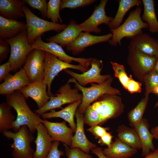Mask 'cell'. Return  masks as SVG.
Masks as SVG:
<instances>
[{
    "label": "cell",
    "instance_id": "obj_19",
    "mask_svg": "<svg viewBox=\"0 0 158 158\" xmlns=\"http://www.w3.org/2000/svg\"><path fill=\"white\" fill-rule=\"evenodd\" d=\"M75 116L76 119V129L75 134L72 138L70 147L79 148L85 153L88 154L92 149L96 147L97 145L90 142L85 134L83 114L79 113L77 110Z\"/></svg>",
    "mask_w": 158,
    "mask_h": 158
},
{
    "label": "cell",
    "instance_id": "obj_50",
    "mask_svg": "<svg viewBox=\"0 0 158 158\" xmlns=\"http://www.w3.org/2000/svg\"><path fill=\"white\" fill-rule=\"evenodd\" d=\"M158 106V100L157 102L156 103V104H155V105L154 107L155 108L157 107Z\"/></svg>",
    "mask_w": 158,
    "mask_h": 158
},
{
    "label": "cell",
    "instance_id": "obj_47",
    "mask_svg": "<svg viewBox=\"0 0 158 158\" xmlns=\"http://www.w3.org/2000/svg\"><path fill=\"white\" fill-rule=\"evenodd\" d=\"M158 117V110L157 111ZM151 133L154 136V138L158 140V126L152 128L151 130Z\"/></svg>",
    "mask_w": 158,
    "mask_h": 158
},
{
    "label": "cell",
    "instance_id": "obj_28",
    "mask_svg": "<svg viewBox=\"0 0 158 158\" xmlns=\"http://www.w3.org/2000/svg\"><path fill=\"white\" fill-rule=\"evenodd\" d=\"M118 138L128 146L137 150L141 148V143L135 128L124 125L119 126L117 130Z\"/></svg>",
    "mask_w": 158,
    "mask_h": 158
},
{
    "label": "cell",
    "instance_id": "obj_15",
    "mask_svg": "<svg viewBox=\"0 0 158 158\" xmlns=\"http://www.w3.org/2000/svg\"><path fill=\"white\" fill-rule=\"evenodd\" d=\"M0 85V94L8 95L20 90L31 82L23 68L13 75L9 74Z\"/></svg>",
    "mask_w": 158,
    "mask_h": 158
},
{
    "label": "cell",
    "instance_id": "obj_25",
    "mask_svg": "<svg viewBox=\"0 0 158 158\" xmlns=\"http://www.w3.org/2000/svg\"><path fill=\"white\" fill-rule=\"evenodd\" d=\"M149 126L147 119L144 118L133 127L141 141L142 156L145 157L155 149L153 142L154 136L149 131Z\"/></svg>",
    "mask_w": 158,
    "mask_h": 158
},
{
    "label": "cell",
    "instance_id": "obj_41",
    "mask_svg": "<svg viewBox=\"0 0 158 158\" xmlns=\"http://www.w3.org/2000/svg\"><path fill=\"white\" fill-rule=\"evenodd\" d=\"M107 128L101 127L98 125L90 127L87 130L91 133L96 139H99L107 132Z\"/></svg>",
    "mask_w": 158,
    "mask_h": 158
},
{
    "label": "cell",
    "instance_id": "obj_32",
    "mask_svg": "<svg viewBox=\"0 0 158 158\" xmlns=\"http://www.w3.org/2000/svg\"><path fill=\"white\" fill-rule=\"evenodd\" d=\"M148 101V97L142 99L137 105L131 110L128 114V120L130 124L134 127L140 122L146 108Z\"/></svg>",
    "mask_w": 158,
    "mask_h": 158
},
{
    "label": "cell",
    "instance_id": "obj_10",
    "mask_svg": "<svg viewBox=\"0 0 158 158\" xmlns=\"http://www.w3.org/2000/svg\"><path fill=\"white\" fill-rule=\"evenodd\" d=\"M102 61L95 58H91V67L86 72L78 74L67 69L64 71L74 78L80 85L84 87L89 83L100 84L111 77L109 75H102L100 73L102 68Z\"/></svg>",
    "mask_w": 158,
    "mask_h": 158
},
{
    "label": "cell",
    "instance_id": "obj_35",
    "mask_svg": "<svg viewBox=\"0 0 158 158\" xmlns=\"http://www.w3.org/2000/svg\"><path fill=\"white\" fill-rule=\"evenodd\" d=\"M110 63L114 71L115 76L118 78L123 87L126 89L130 78L128 77L124 66L112 61Z\"/></svg>",
    "mask_w": 158,
    "mask_h": 158
},
{
    "label": "cell",
    "instance_id": "obj_3",
    "mask_svg": "<svg viewBox=\"0 0 158 158\" xmlns=\"http://www.w3.org/2000/svg\"><path fill=\"white\" fill-rule=\"evenodd\" d=\"M115 95L105 94L99 97L86 109L98 116L99 124L116 118L123 111L124 105L120 97Z\"/></svg>",
    "mask_w": 158,
    "mask_h": 158
},
{
    "label": "cell",
    "instance_id": "obj_13",
    "mask_svg": "<svg viewBox=\"0 0 158 158\" xmlns=\"http://www.w3.org/2000/svg\"><path fill=\"white\" fill-rule=\"evenodd\" d=\"M108 0H101L99 5L96 6L91 16L78 26L81 30L89 32H101L102 30L98 26L102 24L107 25L113 18L107 16L105 11L106 5Z\"/></svg>",
    "mask_w": 158,
    "mask_h": 158
},
{
    "label": "cell",
    "instance_id": "obj_12",
    "mask_svg": "<svg viewBox=\"0 0 158 158\" xmlns=\"http://www.w3.org/2000/svg\"><path fill=\"white\" fill-rule=\"evenodd\" d=\"M45 55V51L37 49H33L28 55L23 68L31 83L43 80Z\"/></svg>",
    "mask_w": 158,
    "mask_h": 158
},
{
    "label": "cell",
    "instance_id": "obj_36",
    "mask_svg": "<svg viewBox=\"0 0 158 158\" xmlns=\"http://www.w3.org/2000/svg\"><path fill=\"white\" fill-rule=\"evenodd\" d=\"M95 0H61L60 10L65 8H76L91 4Z\"/></svg>",
    "mask_w": 158,
    "mask_h": 158
},
{
    "label": "cell",
    "instance_id": "obj_9",
    "mask_svg": "<svg viewBox=\"0 0 158 158\" xmlns=\"http://www.w3.org/2000/svg\"><path fill=\"white\" fill-rule=\"evenodd\" d=\"M68 68L77 70L83 73L89 69L80 64L75 65L64 62L54 55L46 52L44 62V78L43 82L47 86V93L49 97L54 95L51 92V86L55 77L62 71Z\"/></svg>",
    "mask_w": 158,
    "mask_h": 158
},
{
    "label": "cell",
    "instance_id": "obj_39",
    "mask_svg": "<svg viewBox=\"0 0 158 158\" xmlns=\"http://www.w3.org/2000/svg\"><path fill=\"white\" fill-rule=\"evenodd\" d=\"M59 141H54L50 150L46 158H60L64 154L63 152L58 149Z\"/></svg>",
    "mask_w": 158,
    "mask_h": 158
},
{
    "label": "cell",
    "instance_id": "obj_42",
    "mask_svg": "<svg viewBox=\"0 0 158 158\" xmlns=\"http://www.w3.org/2000/svg\"><path fill=\"white\" fill-rule=\"evenodd\" d=\"M141 84L130 78L128 83L126 89L130 93L140 92L141 90Z\"/></svg>",
    "mask_w": 158,
    "mask_h": 158
},
{
    "label": "cell",
    "instance_id": "obj_2",
    "mask_svg": "<svg viewBox=\"0 0 158 158\" xmlns=\"http://www.w3.org/2000/svg\"><path fill=\"white\" fill-rule=\"evenodd\" d=\"M141 8L138 6L130 12L124 23L117 28L110 30L112 34L108 41L109 44L116 46L121 44V41L124 38L131 39L143 32L142 29H147L149 25L142 20L140 14Z\"/></svg>",
    "mask_w": 158,
    "mask_h": 158
},
{
    "label": "cell",
    "instance_id": "obj_20",
    "mask_svg": "<svg viewBox=\"0 0 158 158\" xmlns=\"http://www.w3.org/2000/svg\"><path fill=\"white\" fill-rule=\"evenodd\" d=\"M37 137L34 142L36 149L33 158H46L51 147L53 140L42 123L37 128Z\"/></svg>",
    "mask_w": 158,
    "mask_h": 158
},
{
    "label": "cell",
    "instance_id": "obj_33",
    "mask_svg": "<svg viewBox=\"0 0 158 158\" xmlns=\"http://www.w3.org/2000/svg\"><path fill=\"white\" fill-rule=\"evenodd\" d=\"M61 1L60 0H49L48 2L47 18L53 23L62 22L59 13Z\"/></svg>",
    "mask_w": 158,
    "mask_h": 158
},
{
    "label": "cell",
    "instance_id": "obj_49",
    "mask_svg": "<svg viewBox=\"0 0 158 158\" xmlns=\"http://www.w3.org/2000/svg\"><path fill=\"white\" fill-rule=\"evenodd\" d=\"M152 92L158 94V86L154 88L152 90Z\"/></svg>",
    "mask_w": 158,
    "mask_h": 158
},
{
    "label": "cell",
    "instance_id": "obj_17",
    "mask_svg": "<svg viewBox=\"0 0 158 158\" xmlns=\"http://www.w3.org/2000/svg\"><path fill=\"white\" fill-rule=\"evenodd\" d=\"M129 45L139 52L158 57V40L142 33L131 39Z\"/></svg>",
    "mask_w": 158,
    "mask_h": 158
},
{
    "label": "cell",
    "instance_id": "obj_22",
    "mask_svg": "<svg viewBox=\"0 0 158 158\" xmlns=\"http://www.w3.org/2000/svg\"><path fill=\"white\" fill-rule=\"evenodd\" d=\"M82 31L76 22L71 20L67 27L56 35L46 38L48 42L59 44L63 47H66L75 40Z\"/></svg>",
    "mask_w": 158,
    "mask_h": 158
},
{
    "label": "cell",
    "instance_id": "obj_34",
    "mask_svg": "<svg viewBox=\"0 0 158 158\" xmlns=\"http://www.w3.org/2000/svg\"><path fill=\"white\" fill-rule=\"evenodd\" d=\"M145 82L146 88L145 97H148L153 90L158 86V73L152 69L145 76Z\"/></svg>",
    "mask_w": 158,
    "mask_h": 158
},
{
    "label": "cell",
    "instance_id": "obj_4",
    "mask_svg": "<svg viewBox=\"0 0 158 158\" xmlns=\"http://www.w3.org/2000/svg\"><path fill=\"white\" fill-rule=\"evenodd\" d=\"M113 79L111 77L102 84L91 83L90 87H87L80 85L74 78H72L69 79L67 82L75 83V87L81 91L83 95L81 103L77 109L78 112L84 113L87 107L102 95L120 94L119 90L111 86Z\"/></svg>",
    "mask_w": 158,
    "mask_h": 158
},
{
    "label": "cell",
    "instance_id": "obj_37",
    "mask_svg": "<svg viewBox=\"0 0 158 158\" xmlns=\"http://www.w3.org/2000/svg\"><path fill=\"white\" fill-rule=\"evenodd\" d=\"M26 4L33 8L39 10L43 18L47 17L48 3L46 0H23Z\"/></svg>",
    "mask_w": 158,
    "mask_h": 158
},
{
    "label": "cell",
    "instance_id": "obj_45",
    "mask_svg": "<svg viewBox=\"0 0 158 158\" xmlns=\"http://www.w3.org/2000/svg\"><path fill=\"white\" fill-rule=\"evenodd\" d=\"M92 153L96 155L99 158H108L104 154L102 149L99 147H96L91 150Z\"/></svg>",
    "mask_w": 158,
    "mask_h": 158
},
{
    "label": "cell",
    "instance_id": "obj_31",
    "mask_svg": "<svg viewBox=\"0 0 158 158\" xmlns=\"http://www.w3.org/2000/svg\"><path fill=\"white\" fill-rule=\"evenodd\" d=\"M12 107L6 102L0 104V132L3 133L13 129L16 118L12 113Z\"/></svg>",
    "mask_w": 158,
    "mask_h": 158
},
{
    "label": "cell",
    "instance_id": "obj_43",
    "mask_svg": "<svg viewBox=\"0 0 158 158\" xmlns=\"http://www.w3.org/2000/svg\"><path fill=\"white\" fill-rule=\"evenodd\" d=\"M12 69L10 63L8 62L0 66V82L4 80L9 74Z\"/></svg>",
    "mask_w": 158,
    "mask_h": 158
},
{
    "label": "cell",
    "instance_id": "obj_11",
    "mask_svg": "<svg viewBox=\"0 0 158 158\" xmlns=\"http://www.w3.org/2000/svg\"><path fill=\"white\" fill-rule=\"evenodd\" d=\"M31 45L33 49H40L50 53L57 56L59 60L67 63H71L73 61H76L88 69L90 66L91 58H75L69 56L61 46L54 42H45L42 40L41 36L37 38Z\"/></svg>",
    "mask_w": 158,
    "mask_h": 158
},
{
    "label": "cell",
    "instance_id": "obj_46",
    "mask_svg": "<svg viewBox=\"0 0 158 158\" xmlns=\"http://www.w3.org/2000/svg\"><path fill=\"white\" fill-rule=\"evenodd\" d=\"M144 158H158V147L150 152Z\"/></svg>",
    "mask_w": 158,
    "mask_h": 158
},
{
    "label": "cell",
    "instance_id": "obj_40",
    "mask_svg": "<svg viewBox=\"0 0 158 158\" xmlns=\"http://www.w3.org/2000/svg\"><path fill=\"white\" fill-rule=\"evenodd\" d=\"M10 53L9 44L5 40L0 39V63H1Z\"/></svg>",
    "mask_w": 158,
    "mask_h": 158
},
{
    "label": "cell",
    "instance_id": "obj_6",
    "mask_svg": "<svg viewBox=\"0 0 158 158\" xmlns=\"http://www.w3.org/2000/svg\"><path fill=\"white\" fill-rule=\"evenodd\" d=\"M3 134L7 138L13 140V143L11 144L13 149V158H33L34 152L31 144L35 138L27 126H22L18 132L8 131Z\"/></svg>",
    "mask_w": 158,
    "mask_h": 158
},
{
    "label": "cell",
    "instance_id": "obj_5",
    "mask_svg": "<svg viewBox=\"0 0 158 158\" xmlns=\"http://www.w3.org/2000/svg\"><path fill=\"white\" fill-rule=\"evenodd\" d=\"M23 11L26 19L27 40L30 44L44 33L51 30L60 32L67 25L42 19L33 13L25 5L23 6Z\"/></svg>",
    "mask_w": 158,
    "mask_h": 158
},
{
    "label": "cell",
    "instance_id": "obj_23",
    "mask_svg": "<svg viewBox=\"0 0 158 158\" xmlns=\"http://www.w3.org/2000/svg\"><path fill=\"white\" fill-rule=\"evenodd\" d=\"M26 23L0 16V39L14 37L26 30Z\"/></svg>",
    "mask_w": 158,
    "mask_h": 158
},
{
    "label": "cell",
    "instance_id": "obj_38",
    "mask_svg": "<svg viewBox=\"0 0 158 158\" xmlns=\"http://www.w3.org/2000/svg\"><path fill=\"white\" fill-rule=\"evenodd\" d=\"M64 145L68 158H92L91 155L85 153L79 148L69 147L64 144Z\"/></svg>",
    "mask_w": 158,
    "mask_h": 158
},
{
    "label": "cell",
    "instance_id": "obj_1",
    "mask_svg": "<svg viewBox=\"0 0 158 158\" xmlns=\"http://www.w3.org/2000/svg\"><path fill=\"white\" fill-rule=\"evenodd\" d=\"M25 98L19 90L6 95V102L16 111L17 117L13 123L14 131L18 132L20 127L27 126L32 133L37 130L38 125L43 120L41 116L33 112L28 104Z\"/></svg>",
    "mask_w": 158,
    "mask_h": 158
},
{
    "label": "cell",
    "instance_id": "obj_24",
    "mask_svg": "<svg viewBox=\"0 0 158 158\" xmlns=\"http://www.w3.org/2000/svg\"><path fill=\"white\" fill-rule=\"evenodd\" d=\"M82 101H78L70 104L61 110L56 111L55 109L50 111L42 114L40 116L44 119H47L53 118H60L68 122L73 130L75 132L76 129V124L75 122L74 116L79 106Z\"/></svg>",
    "mask_w": 158,
    "mask_h": 158
},
{
    "label": "cell",
    "instance_id": "obj_16",
    "mask_svg": "<svg viewBox=\"0 0 158 158\" xmlns=\"http://www.w3.org/2000/svg\"><path fill=\"white\" fill-rule=\"evenodd\" d=\"M42 123L46 127L53 141L61 142L71 147L74 132L71 128L67 126L66 121L54 122L43 119Z\"/></svg>",
    "mask_w": 158,
    "mask_h": 158
},
{
    "label": "cell",
    "instance_id": "obj_48",
    "mask_svg": "<svg viewBox=\"0 0 158 158\" xmlns=\"http://www.w3.org/2000/svg\"><path fill=\"white\" fill-rule=\"evenodd\" d=\"M153 70L158 73V57Z\"/></svg>",
    "mask_w": 158,
    "mask_h": 158
},
{
    "label": "cell",
    "instance_id": "obj_44",
    "mask_svg": "<svg viewBox=\"0 0 158 158\" xmlns=\"http://www.w3.org/2000/svg\"><path fill=\"white\" fill-rule=\"evenodd\" d=\"M113 136L107 132L99 139L98 143L102 145H106L108 147L111 146L112 143Z\"/></svg>",
    "mask_w": 158,
    "mask_h": 158
},
{
    "label": "cell",
    "instance_id": "obj_29",
    "mask_svg": "<svg viewBox=\"0 0 158 158\" xmlns=\"http://www.w3.org/2000/svg\"><path fill=\"white\" fill-rule=\"evenodd\" d=\"M142 3V1L140 0H119L118 8L115 16L108 25L110 30L118 27L127 12L135 6H141Z\"/></svg>",
    "mask_w": 158,
    "mask_h": 158
},
{
    "label": "cell",
    "instance_id": "obj_7",
    "mask_svg": "<svg viewBox=\"0 0 158 158\" xmlns=\"http://www.w3.org/2000/svg\"><path fill=\"white\" fill-rule=\"evenodd\" d=\"M10 45V54L8 61L12 71L21 68L24 65L27 57L33 50L28 42L26 30L15 37L5 40Z\"/></svg>",
    "mask_w": 158,
    "mask_h": 158
},
{
    "label": "cell",
    "instance_id": "obj_30",
    "mask_svg": "<svg viewBox=\"0 0 158 158\" xmlns=\"http://www.w3.org/2000/svg\"><path fill=\"white\" fill-rule=\"evenodd\" d=\"M142 1L144 6L143 13L141 17L142 20L147 22L150 32L158 33V21L155 12L154 1L153 0Z\"/></svg>",
    "mask_w": 158,
    "mask_h": 158
},
{
    "label": "cell",
    "instance_id": "obj_18",
    "mask_svg": "<svg viewBox=\"0 0 158 158\" xmlns=\"http://www.w3.org/2000/svg\"><path fill=\"white\" fill-rule=\"evenodd\" d=\"M47 87L43 80L31 83L19 91L25 99H32L39 109L44 106L50 99L47 91Z\"/></svg>",
    "mask_w": 158,
    "mask_h": 158
},
{
    "label": "cell",
    "instance_id": "obj_8",
    "mask_svg": "<svg viewBox=\"0 0 158 158\" xmlns=\"http://www.w3.org/2000/svg\"><path fill=\"white\" fill-rule=\"evenodd\" d=\"M79 91L76 87L72 89L70 83L67 82L59 88L57 93L50 97L49 100L44 106L34 112L40 116L52 110L61 108L64 104L82 101L83 95L79 92Z\"/></svg>",
    "mask_w": 158,
    "mask_h": 158
},
{
    "label": "cell",
    "instance_id": "obj_27",
    "mask_svg": "<svg viewBox=\"0 0 158 158\" xmlns=\"http://www.w3.org/2000/svg\"><path fill=\"white\" fill-rule=\"evenodd\" d=\"M137 150L128 146L118 138L109 147L104 149L103 152L108 158H129L134 155Z\"/></svg>",
    "mask_w": 158,
    "mask_h": 158
},
{
    "label": "cell",
    "instance_id": "obj_21",
    "mask_svg": "<svg viewBox=\"0 0 158 158\" xmlns=\"http://www.w3.org/2000/svg\"><path fill=\"white\" fill-rule=\"evenodd\" d=\"M128 47V63L131 66L145 72L148 73L153 69L157 58L140 53L129 45Z\"/></svg>",
    "mask_w": 158,
    "mask_h": 158
},
{
    "label": "cell",
    "instance_id": "obj_26",
    "mask_svg": "<svg viewBox=\"0 0 158 158\" xmlns=\"http://www.w3.org/2000/svg\"><path fill=\"white\" fill-rule=\"evenodd\" d=\"M25 4L23 0H0V16L16 20L24 18L23 7Z\"/></svg>",
    "mask_w": 158,
    "mask_h": 158
},
{
    "label": "cell",
    "instance_id": "obj_14",
    "mask_svg": "<svg viewBox=\"0 0 158 158\" xmlns=\"http://www.w3.org/2000/svg\"><path fill=\"white\" fill-rule=\"evenodd\" d=\"M112 35V33L103 35L96 36L92 35L89 32H82L66 48L73 55H77L88 47L99 43L108 42L111 39Z\"/></svg>",
    "mask_w": 158,
    "mask_h": 158
}]
</instances>
